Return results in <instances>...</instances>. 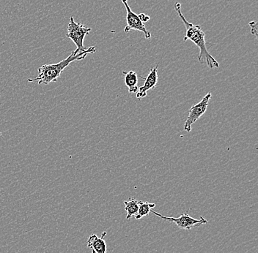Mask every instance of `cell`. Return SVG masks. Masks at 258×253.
Instances as JSON below:
<instances>
[{"mask_svg":"<svg viewBox=\"0 0 258 253\" xmlns=\"http://www.w3.org/2000/svg\"><path fill=\"white\" fill-rule=\"evenodd\" d=\"M250 27H251V33L252 35H255L256 37L257 36V24L255 21H253V22H250L249 24Z\"/></svg>","mask_w":258,"mask_h":253,"instance_id":"obj_12","label":"cell"},{"mask_svg":"<svg viewBox=\"0 0 258 253\" xmlns=\"http://www.w3.org/2000/svg\"><path fill=\"white\" fill-rule=\"evenodd\" d=\"M0 136H2V133H0Z\"/></svg>","mask_w":258,"mask_h":253,"instance_id":"obj_15","label":"cell"},{"mask_svg":"<svg viewBox=\"0 0 258 253\" xmlns=\"http://www.w3.org/2000/svg\"><path fill=\"white\" fill-rule=\"evenodd\" d=\"M138 16L143 23H144V22H148V21L151 19V17H150L149 16L145 15L144 14H139Z\"/></svg>","mask_w":258,"mask_h":253,"instance_id":"obj_13","label":"cell"},{"mask_svg":"<svg viewBox=\"0 0 258 253\" xmlns=\"http://www.w3.org/2000/svg\"><path fill=\"white\" fill-rule=\"evenodd\" d=\"M124 82L128 87L129 93H137L138 92V75L134 71H123Z\"/></svg>","mask_w":258,"mask_h":253,"instance_id":"obj_9","label":"cell"},{"mask_svg":"<svg viewBox=\"0 0 258 253\" xmlns=\"http://www.w3.org/2000/svg\"><path fill=\"white\" fill-rule=\"evenodd\" d=\"M123 204H125V210L127 212L126 220H129L132 216H135L138 213V201L132 197L129 198L128 201H124Z\"/></svg>","mask_w":258,"mask_h":253,"instance_id":"obj_11","label":"cell"},{"mask_svg":"<svg viewBox=\"0 0 258 253\" xmlns=\"http://www.w3.org/2000/svg\"><path fill=\"white\" fill-rule=\"evenodd\" d=\"M158 67H159V64L151 69V71L148 74V77L145 79L144 85L139 88L136 95L137 99L140 100L142 98H145L147 96V93H148V90L156 88L158 83V80H159Z\"/></svg>","mask_w":258,"mask_h":253,"instance_id":"obj_7","label":"cell"},{"mask_svg":"<svg viewBox=\"0 0 258 253\" xmlns=\"http://www.w3.org/2000/svg\"><path fill=\"white\" fill-rule=\"evenodd\" d=\"M91 28L81 23H77L74 21V17L70 18V22L68 25V31L66 37L70 38L77 46V49L74 54H77L82 51H86L88 48L84 46V40L85 36L91 32Z\"/></svg>","mask_w":258,"mask_h":253,"instance_id":"obj_3","label":"cell"},{"mask_svg":"<svg viewBox=\"0 0 258 253\" xmlns=\"http://www.w3.org/2000/svg\"><path fill=\"white\" fill-rule=\"evenodd\" d=\"M106 232L105 231L101 233V237H98L95 233L90 235L87 241L88 247L91 248L92 250L96 253H106Z\"/></svg>","mask_w":258,"mask_h":253,"instance_id":"obj_8","label":"cell"},{"mask_svg":"<svg viewBox=\"0 0 258 253\" xmlns=\"http://www.w3.org/2000/svg\"><path fill=\"white\" fill-rule=\"evenodd\" d=\"M122 4L125 6L126 9V27L124 29L125 33H128L132 30H137L143 32L145 35V38L146 39H150L151 38V32L147 30L145 28L144 24L140 20V17L137 14H135L131 9L130 6L128 4V0H121Z\"/></svg>","mask_w":258,"mask_h":253,"instance_id":"obj_6","label":"cell"},{"mask_svg":"<svg viewBox=\"0 0 258 253\" xmlns=\"http://www.w3.org/2000/svg\"><path fill=\"white\" fill-rule=\"evenodd\" d=\"M211 97H212L211 93H208L202 99L201 102L197 103L196 105H194L192 107L188 110V117L185 120L184 127H183L185 131L190 133L191 131V126H192L193 124H195L206 112Z\"/></svg>","mask_w":258,"mask_h":253,"instance_id":"obj_5","label":"cell"},{"mask_svg":"<svg viewBox=\"0 0 258 253\" xmlns=\"http://www.w3.org/2000/svg\"><path fill=\"white\" fill-rule=\"evenodd\" d=\"M174 8L185 25L186 32H185V36L183 40L184 41H186L187 40H191L199 48L200 54L198 56L199 62L202 64L205 61L207 65L211 69L214 67H219V62L208 51L207 48H206V34L203 31L201 27L200 26L190 23L185 19L184 16L182 14L181 5L180 3L176 2L174 6Z\"/></svg>","mask_w":258,"mask_h":253,"instance_id":"obj_1","label":"cell"},{"mask_svg":"<svg viewBox=\"0 0 258 253\" xmlns=\"http://www.w3.org/2000/svg\"><path fill=\"white\" fill-rule=\"evenodd\" d=\"M96 51L95 46L88 48L86 51L79 54H74V51L70 56L56 64H44L38 68V75L35 78H29L28 82H37L38 85H49L51 82H55L60 76L64 69L74 61H81L85 59L89 54H94Z\"/></svg>","mask_w":258,"mask_h":253,"instance_id":"obj_2","label":"cell"},{"mask_svg":"<svg viewBox=\"0 0 258 253\" xmlns=\"http://www.w3.org/2000/svg\"><path fill=\"white\" fill-rule=\"evenodd\" d=\"M92 253H96V252H95L94 251L92 250Z\"/></svg>","mask_w":258,"mask_h":253,"instance_id":"obj_14","label":"cell"},{"mask_svg":"<svg viewBox=\"0 0 258 253\" xmlns=\"http://www.w3.org/2000/svg\"><path fill=\"white\" fill-rule=\"evenodd\" d=\"M139 210L138 213L135 215V219L137 220H140L145 216L149 215L153 208L156 206V204L152 203L145 202V201H138Z\"/></svg>","mask_w":258,"mask_h":253,"instance_id":"obj_10","label":"cell"},{"mask_svg":"<svg viewBox=\"0 0 258 253\" xmlns=\"http://www.w3.org/2000/svg\"><path fill=\"white\" fill-rule=\"evenodd\" d=\"M151 212H152L157 217H160L161 219L166 220V221L174 222L180 229L189 230L191 228H195V227L198 226V225H205V224L208 223L207 220H206L203 216H201L200 219H194L190 217L189 214L183 213L180 214V217L175 218V217H165V216H163L162 214L153 211V209Z\"/></svg>","mask_w":258,"mask_h":253,"instance_id":"obj_4","label":"cell"}]
</instances>
